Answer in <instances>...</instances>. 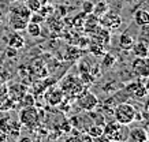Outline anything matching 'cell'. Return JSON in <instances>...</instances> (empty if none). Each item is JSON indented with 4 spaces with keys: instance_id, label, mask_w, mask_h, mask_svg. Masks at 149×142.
<instances>
[{
    "instance_id": "obj_17",
    "label": "cell",
    "mask_w": 149,
    "mask_h": 142,
    "mask_svg": "<svg viewBox=\"0 0 149 142\" xmlns=\"http://www.w3.org/2000/svg\"><path fill=\"white\" fill-rule=\"evenodd\" d=\"M108 4H107V1L105 0H101V1H97V3H95V6H93V12L92 14L96 15V17H103L105 12H108Z\"/></svg>"
},
{
    "instance_id": "obj_20",
    "label": "cell",
    "mask_w": 149,
    "mask_h": 142,
    "mask_svg": "<svg viewBox=\"0 0 149 142\" xmlns=\"http://www.w3.org/2000/svg\"><path fill=\"white\" fill-rule=\"evenodd\" d=\"M137 41H142V42H145L146 45H149V25L141 26V32H140V34H138Z\"/></svg>"
},
{
    "instance_id": "obj_30",
    "label": "cell",
    "mask_w": 149,
    "mask_h": 142,
    "mask_svg": "<svg viewBox=\"0 0 149 142\" xmlns=\"http://www.w3.org/2000/svg\"><path fill=\"white\" fill-rule=\"evenodd\" d=\"M13 1H19V3H23L25 0H13Z\"/></svg>"
},
{
    "instance_id": "obj_22",
    "label": "cell",
    "mask_w": 149,
    "mask_h": 142,
    "mask_svg": "<svg viewBox=\"0 0 149 142\" xmlns=\"http://www.w3.org/2000/svg\"><path fill=\"white\" fill-rule=\"evenodd\" d=\"M104 57H103V66L104 67H107V69H109V67H112L113 63H115V56L111 55V53H104Z\"/></svg>"
},
{
    "instance_id": "obj_28",
    "label": "cell",
    "mask_w": 149,
    "mask_h": 142,
    "mask_svg": "<svg viewBox=\"0 0 149 142\" xmlns=\"http://www.w3.org/2000/svg\"><path fill=\"white\" fill-rule=\"evenodd\" d=\"M19 142H32V139H30V138H26V137H25V138H21V141H19Z\"/></svg>"
},
{
    "instance_id": "obj_14",
    "label": "cell",
    "mask_w": 149,
    "mask_h": 142,
    "mask_svg": "<svg viewBox=\"0 0 149 142\" xmlns=\"http://www.w3.org/2000/svg\"><path fill=\"white\" fill-rule=\"evenodd\" d=\"M131 51L136 55V57H145V56L149 55V45H146L142 41H136L133 48H131Z\"/></svg>"
},
{
    "instance_id": "obj_21",
    "label": "cell",
    "mask_w": 149,
    "mask_h": 142,
    "mask_svg": "<svg viewBox=\"0 0 149 142\" xmlns=\"http://www.w3.org/2000/svg\"><path fill=\"white\" fill-rule=\"evenodd\" d=\"M103 133H104V128L100 127V126H92L88 130V134H89L91 138H100L103 135Z\"/></svg>"
},
{
    "instance_id": "obj_1",
    "label": "cell",
    "mask_w": 149,
    "mask_h": 142,
    "mask_svg": "<svg viewBox=\"0 0 149 142\" xmlns=\"http://www.w3.org/2000/svg\"><path fill=\"white\" fill-rule=\"evenodd\" d=\"M103 135L111 139L113 142H126L127 137H129V128L125 124L118 123L116 120L112 123H108L107 127L104 128Z\"/></svg>"
},
{
    "instance_id": "obj_27",
    "label": "cell",
    "mask_w": 149,
    "mask_h": 142,
    "mask_svg": "<svg viewBox=\"0 0 149 142\" xmlns=\"http://www.w3.org/2000/svg\"><path fill=\"white\" fill-rule=\"evenodd\" d=\"M6 139H7V134L0 130V142H6Z\"/></svg>"
},
{
    "instance_id": "obj_24",
    "label": "cell",
    "mask_w": 149,
    "mask_h": 142,
    "mask_svg": "<svg viewBox=\"0 0 149 142\" xmlns=\"http://www.w3.org/2000/svg\"><path fill=\"white\" fill-rule=\"evenodd\" d=\"M91 52L95 56H103L104 55V48H103V45H100V44H96V42H93V44L91 45Z\"/></svg>"
},
{
    "instance_id": "obj_3",
    "label": "cell",
    "mask_w": 149,
    "mask_h": 142,
    "mask_svg": "<svg viewBox=\"0 0 149 142\" xmlns=\"http://www.w3.org/2000/svg\"><path fill=\"white\" fill-rule=\"evenodd\" d=\"M19 122H21V124L29 128L36 127L38 124V112L34 108V105L22 108V111L19 112Z\"/></svg>"
},
{
    "instance_id": "obj_2",
    "label": "cell",
    "mask_w": 149,
    "mask_h": 142,
    "mask_svg": "<svg viewBox=\"0 0 149 142\" xmlns=\"http://www.w3.org/2000/svg\"><path fill=\"white\" fill-rule=\"evenodd\" d=\"M113 115H115V120H116L118 123L129 126L130 123H133L136 120L137 112H136V108L131 105V104L123 103V104H119L116 107Z\"/></svg>"
},
{
    "instance_id": "obj_25",
    "label": "cell",
    "mask_w": 149,
    "mask_h": 142,
    "mask_svg": "<svg viewBox=\"0 0 149 142\" xmlns=\"http://www.w3.org/2000/svg\"><path fill=\"white\" fill-rule=\"evenodd\" d=\"M21 101H22V107H23V108H25V107L34 105V98H33L32 94H25V96L21 98Z\"/></svg>"
},
{
    "instance_id": "obj_18",
    "label": "cell",
    "mask_w": 149,
    "mask_h": 142,
    "mask_svg": "<svg viewBox=\"0 0 149 142\" xmlns=\"http://www.w3.org/2000/svg\"><path fill=\"white\" fill-rule=\"evenodd\" d=\"M25 30L29 33V36H30V37H38L41 34L40 23L32 22V21H29V23H27V26H26V29H25Z\"/></svg>"
},
{
    "instance_id": "obj_7",
    "label": "cell",
    "mask_w": 149,
    "mask_h": 142,
    "mask_svg": "<svg viewBox=\"0 0 149 142\" xmlns=\"http://www.w3.org/2000/svg\"><path fill=\"white\" fill-rule=\"evenodd\" d=\"M99 23L101 25V28H105L108 30H113V29H118L122 25V18L116 12H105L99 19Z\"/></svg>"
},
{
    "instance_id": "obj_19",
    "label": "cell",
    "mask_w": 149,
    "mask_h": 142,
    "mask_svg": "<svg viewBox=\"0 0 149 142\" xmlns=\"http://www.w3.org/2000/svg\"><path fill=\"white\" fill-rule=\"evenodd\" d=\"M25 6H26L30 12H38L40 8L42 7V3L41 0H25Z\"/></svg>"
},
{
    "instance_id": "obj_29",
    "label": "cell",
    "mask_w": 149,
    "mask_h": 142,
    "mask_svg": "<svg viewBox=\"0 0 149 142\" xmlns=\"http://www.w3.org/2000/svg\"><path fill=\"white\" fill-rule=\"evenodd\" d=\"M145 111H146V112H149V98L146 100V103H145Z\"/></svg>"
},
{
    "instance_id": "obj_11",
    "label": "cell",
    "mask_w": 149,
    "mask_h": 142,
    "mask_svg": "<svg viewBox=\"0 0 149 142\" xmlns=\"http://www.w3.org/2000/svg\"><path fill=\"white\" fill-rule=\"evenodd\" d=\"M8 46L14 49H21L25 46V37L21 34V32H14L8 37Z\"/></svg>"
},
{
    "instance_id": "obj_23",
    "label": "cell",
    "mask_w": 149,
    "mask_h": 142,
    "mask_svg": "<svg viewBox=\"0 0 149 142\" xmlns=\"http://www.w3.org/2000/svg\"><path fill=\"white\" fill-rule=\"evenodd\" d=\"M93 6H95V3H92L91 0H85L82 3V12L86 15H91L93 12Z\"/></svg>"
},
{
    "instance_id": "obj_6",
    "label": "cell",
    "mask_w": 149,
    "mask_h": 142,
    "mask_svg": "<svg viewBox=\"0 0 149 142\" xmlns=\"http://www.w3.org/2000/svg\"><path fill=\"white\" fill-rule=\"evenodd\" d=\"M99 104L97 97L91 92H84L77 96V105L84 111H93Z\"/></svg>"
},
{
    "instance_id": "obj_9",
    "label": "cell",
    "mask_w": 149,
    "mask_h": 142,
    "mask_svg": "<svg viewBox=\"0 0 149 142\" xmlns=\"http://www.w3.org/2000/svg\"><path fill=\"white\" fill-rule=\"evenodd\" d=\"M129 142H146L148 141V133L144 127H136L133 130H129Z\"/></svg>"
},
{
    "instance_id": "obj_33",
    "label": "cell",
    "mask_w": 149,
    "mask_h": 142,
    "mask_svg": "<svg viewBox=\"0 0 149 142\" xmlns=\"http://www.w3.org/2000/svg\"><path fill=\"white\" fill-rule=\"evenodd\" d=\"M146 142H149V141H146Z\"/></svg>"
},
{
    "instance_id": "obj_5",
    "label": "cell",
    "mask_w": 149,
    "mask_h": 142,
    "mask_svg": "<svg viewBox=\"0 0 149 142\" xmlns=\"http://www.w3.org/2000/svg\"><path fill=\"white\" fill-rule=\"evenodd\" d=\"M131 70L138 78H149V56L136 57L131 62Z\"/></svg>"
},
{
    "instance_id": "obj_32",
    "label": "cell",
    "mask_w": 149,
    "mask_h": 142,
    "mask_svg": "<svg viewBox=\"0 0 149 142\" xmlns=\"http://www.w3.org/2000/svg\"><path fill=\"white\" fill-rule=\"evenodd\" d=\"M0 23H1V15H0Z\"/></svg>"
},
{
    "instance_id": "obj_4",
    "label": "cell",
    "mask_w": 149,
    "mask_h": 142,
    "mask_svg": "<svg viewBox=\"0 0 149 142\" xmlns=\"http://www.w3.org/2000/svg\"><path fill=\"white\" fill-rule=\"evenodd\" d=\"M62 92H63V94H67V96L77 97L78 94L82 93V82L78 78L70 75L62 83Z\"/></svg>"
},
{
    "instance_id": "obj_13",
    "label": "cell",
    "mask_w": 149,
    "mask_h": 142,
    "mask_svg": "<svg viewBox=\"0 0 149 142\" xmlns=\"http://www.w3.org/2000/svg\"><path fill=\"white\" fill-rule=\"evenodd\" d=\"M134 23L137 26H146L149 25V11L146 10H137L134 12Z\"/></svg>"
},
{
    "instance_id": "obj_16",
    "label": "cell",
    "mask_w": 149,
    "mask_h": 142,
    "mask_svg": "<svg viewBox=\"0 0 149 142\" xmlns=\"http://www.w3.org/2000/svg\"><path fill=\"white\" fill-rule=\"evenodd\" d=\"M63 92H62V89H52V92L48 94V103H49L51 105H58L62 103L63 100Z\"/></svg>"
},
{
    "instance_id": "obj_26",
    "label": "cell",
    "mask_w": 149,
    "mask_h": 142,
    "mask_svg": "<svg viewBox=\"0 0 149 142\" xmlns=\"http://www.w3.org/2000/svg\"><path fill=\"white\" fill-rule=\"evenodd\" d=\"M64 142H82V139L79 137H70V138H67Z\"/></svg>"
},
{
    "instance_id": "obj_12",
    "label": "cell",
    "mask_w": 149,
    "mask_h": 142,
    "mask_svg": "<svg viewBox=\"0 0 149 142\" xmlns=\"http://www.w3.org/2000/svg\"><path fill=\"white\" fill-rule=\"evenodd\" d=\"M127 89H129V90L133 93V96L137 97V98H142V97H145L148 94V87L145 86V85H142L140 81H138V82H134V83H130V85L127 86Z\"/></svg>"
},
{
    "instance_id": "obj_8",
    "label": "cell",
    "mask_w": 149,
    "mask_h": 142,
    "mask_svg": "<svg viewBox=\"0 0 149 142\" xmlns=\"http://www.w3.org/2000/svg\"><path fill=\"white\" fill-rule=\"evenodd\" d=\"M27 23H29V19H26L25 17H22V15L17 14V12H14V11H10L8 25L14 32H22V30H25L27 26Z\"/></svg>"
},
{
    "instance_id": "obj_15",
    "label": "cell",
    "mask_w": 149,
    "mask_h": 142,
    "mask_svg": "<svg viewBox=\"0 0 149 142\" xmlns=\"http://www.w3.org/2000/svg\"><path fill=\"white\" fill-rule=\"evenodd\" d=\"M134 42H136V40H134L130 34H127V33H122V34L119 36V46H120V49H123V51H131Z\"/></svg>"
},
{
    "instance_id": "obj_10",
    "label": "cell",
    "mask_w": 149,
    "mask_h": 142,
    "mask_svg": "<svg viewBox=\"0 0 149 142\" xmlns=\"http://www.w3.org/2000/svg\"><path fill=\"white\" fill-rule=\"evenodd\" d=\"M109 41H111V34H109L108 29H105V28L96 29V33L93 34V42L105 46L109 44Z\"/></svg>"
},
{
    "instance_id": "obj_31",
    "label": "cell",
    "mask_w": 149,
    "mask_h": 142,
    "mask_svg": "<svg viewBox=\"0 0 149 142\" xmlns=\"http://www.w3.org/2000/svg\"><path fill=\"white\" fill-rule=\"evenodd\" d=\"M92 3H97V1H101V0H91Z\"/></svg>"
}]
</instances>
